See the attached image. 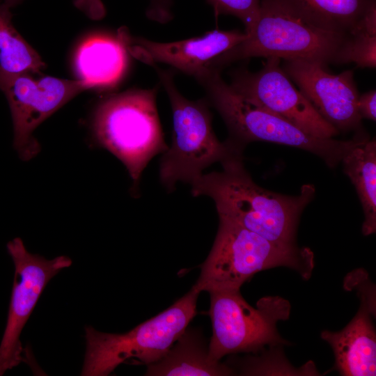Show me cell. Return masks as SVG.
I'll use <instances>...</instances> for the list:
<instances>
[{"instance_id":"obj_18","label":"cell","mask_w":376,"mask_h":376,"mask_svg":"<svg viewBox=\"0 0 376 376\" xmlns=\"http://www.w3.org/2000/svg\"><path fill=\"white\" fill-rule=\"evenodd\" d=\"M344 173L354 185L364 214L362 233L376 231V141L367 138L342 159Z\"/></svg>"},{"instance_id":"obj_15","label":"cell","mask_w":376,"mask_h":376,"mask_svg":"<svg viewBox=\"0 0 376 376\" xmlns=\"http://www.w3.org/2000/svg\"><path fill=\"white\" fill-rule=\"evenodd\" d=\"M127 52L123 28L117 37L100 35L88 38L75 56L79 79L91 88L113 86L126 71Z\"/></svg>"},{"instance_id":"obj_23","label":"cell","mask_w":376,"mask_h":376,"mask_svg":"<svg viewBox=\"0 0 376 376\" xmlns=\"http://www.w3.org/2000/svg\"><path fill=\"white\" fill-rule=\"evenodd\" d=\"M357 109L361 118L375 121L376 119V91L371 90L359 95Z\"/></svg>"},{"instance_id":"obj_19","label":"cell","mask_w":376,"mask_h":376,"mask_svg":"<svg viewBox=\"0 0 376 376\" xmlns=\"http://www.w3.org/2000/svg\"><path fill=\"white\" fill-rule=\"evenodd\" d=\"M10 8L0 3V70L40 73L45 64L12 23Z\"/></svg>"},{"instance_id":"obj_5","label":"cell","mask_w":376,"mask_h":376,"mask_svg":"<svg viewBox=\"0 0 376 376\" xmlns=\"http://www.w3.org/2000/svg\"><path fill=\"white\" fill-rule=\"evenodd\" d=\"M156 72L170 101L173 131L171 146L163 153L159 164V179L172 191L179 182L191 184L212 164L243 150L227 139L221 142L212 125L207 100H190L177 88L171 70L150 65Z\"/></svg>"},{"instance_id":"obj_16","label":"cell","mask_w":376,"mask_h":376,"mask_svg":"<svg viewBox=\"0 0 376 376\" xmlns=\"http://www.w3.org/2000/svg\"><path fill=\"white\" fill-rule=\"evenodd\" d=\"M232 368L212 360L198 329L188 327L157 361L147 365L149 376L231 375Z\"/></svg>"},{"instance_id":"obj_7","label":"cell","mask_w":376,"mask_h":376,"mask_svg":"<svg viewBox=\"0 0 376 376\" xmlns=\"http://www.w3.org/2000/svg\"><path fill=\"white\" fill-rule=\"evenodd\" d=\"M199 294L192 287L168 308L124 334L101 332L86 326L81 375L106 376L129 359L146 366L159 360L196 315Z\"/></svg>"},{"instance_id":"obj_2","label":"cell","mask_w":376,"mask_h":376,"mask_svg":"<svg viewBox=\"0 0 376 376\" xmlns=\"http://www.w3.org/2000/svg\"><path fill=\"white\" fill-rule=\"evenodd\" d=\"M221 72L210 70L196 81L205 88L208 104L225 122L229 132L227 140L240 149L244 150L253 141H268L304 150L335 168L355 146L368 138L366 133L356 134L349 140L308 134L281 116L241 97L224 81Z\"/></svg>"},{"instance_id":"obj_4","label":"cell","mask_w":376,"mask_h":376,"mask_svg":"<svg viewBox=\"0 0 376 376\" xmlns=\"http://www.w3.org/2000/svg\"><path fill=\"white\" fill-rule=\"evenodd\" d=\"M157 91L156 86L110 95L101 102L93 117L97 144L125 165L134 194L138 193L141 174L149 162L169 148L157 109Z\"/></svg>"},{"instance_id":"obj_22","label":"cell","mask_w":376,"mask_h":376,"mask_svg":"<svg viewBox=\"0 0 376 376\" xmlns=\"http://www.w3.org/2000/svg\"><path fill=\"white\" fill-rule=\"evenodd\" d=\"M75 5L89 14L91 17L102 16L104 7L100 0H75ZM170 2L168 0H151L148 15L150 19L159 22H167L171 18Z\"/></svg>"},{"instance_id":"obj_17","label":"cell","mask_w":376,"mask_h":376,"mask_svg":"<svg viewBox=\"0 0 376 376\" xmlns=\"http://www.w3.org/2000/svg\"><path fill=\"white\" fill-rule=\"evenodd\" d=\"M322 29L350 35L375 0H278Z\"/></svg>"},{"instance_id":"obj_14","label":"cell","mask_w":376,"mask_h":376,"mask_svg":"<svg viewBox=\"0 0 376 376\" xmlns=\"http://www.w3.org/2000/svg\"><path fill=\"white\" fill-rule=\"evenodd\" d=\"M365 304L352 320L339 331L324 330L320 336L331 347L334 368L341 375L375 376L376 375V333L371 315Z\"/></svg>"},{"instance_id":"obj_10","label":"cell","mask_w":376,"mask_h":376,"mask_svg":"<svg viewBox=\"0 0 376 376\" xmlns=\"http://www.w3.org/2000/svg\"><path fill=\"white\" fill-rule=\"evenodd\" d=\"M6 247L14 264L15 274L6 324L0 343V376L23 361L20 336L24 327L49 281L72 263L66 256L49 260L31 253L19 237L8 242Z\"/></svg>"},{"instance_id":"obj_3","label":"cell","mask_w":376,"mask_h":376,"mask_svg":"<svg viewBox=\"0 0 376 376\" xmlns=\"http://www.w3.org/2000/svg\"><path fill=\"white\" fill-rule=\"evenodd\" d=\"M277 267L292 269L308 280L314 268L313 253L307 247L270 241L219 218L213 246L192 287L200 292L240 290L255 274Z\"/></svg>"},{"instance_id":"obj_6","label":"cell","mask_w":376,"mask_h":376,"mask_svg":"<svg viewBox=\"0 0 376 376\" xmlns=\"http://www.w3.org/2000/svg\"><path fill=\"white\" fill-rule=\"evenodd\" d=\"M247 38L219 56L212 68L222 71L235 61L252 57L304 59L336 64L350 35L308 22L278 0H262L258 17Z\"/></svg>"},{"instance_id":"obj_13","label":"cell","mask_w":376,"mask_h":376,"mask_svg":"<svg viewBox=\"0 0 376 376\" xmlns=\"http://www.w3.org/2000/svg\"><path fill=\"white\" fill-rule=\"evenodd\" d=\"M127 48L133 56L146 64H167L196 80L212 70L214 60L247 38L239 30H214L186 40L161 42L132 36L123 29Z\"/></svg>"},{"instance_id":"obj_20","label":"cell","mask_w":376,"mask_h":376,"mask_svg":"<svg viewBox=\"0 0 376 376\" xmlns=\"http://www.w3.org/2000/svg\"><path fill=\"white\" fill-rule=\"evenodd\" d=\"M354 63L359 68L376 67V35L358 30L349 36L341 47L336 64Z\"/></svg>"},{"instance_id":"obj_8","label":"cell","mask_w":376,"mask_h":376,"mask_svg":"<svg viewBox=\"0 0 376 376\" xmlns=\"http://www.w3.org/2000/svg\"><path fill=\"white\" fill-rule=\"evenodd\" d=\"M209 293L212 336L208 354L212 360L219 361L230 354L257 352L266 346L290 344L276 328L279 321L290 317L291 306L287 299L279 296L264 297L254 308L242 297L240 290Z\"/></svg>"},{"instance_id":"obj_21","label":"cell","mask_w":376,"mask_h":376,"mask_svg":"<svg viewBox=\"0 0 376 376\" xmlns=\"http://www.w3.org/2000/svg\"><path fill=\"white\" fill-rule=\"evenodd\" d=\"M212 6L216 16L231 15L240 19L248 34L256 22L260 10V0H207Z\"/></svg>"},{"instance_id":"obj_24","label":"cell","mask_w":376,"mask_h":376,"mask_svg":"<svg viewBox=\"0 0 376 376\" xmlns=\"http://www.w3.org/2000/svg\"><path fill=\"white\" fill-rule=\"evenodd\" d=\"M23 0H3V3L9 8H13L20 3Z\"/></svg>"},{"instance_id":"obj_9","label":"cell","mask_w":376,"mask_h":376,"mask_svg":"<svg viewBox=\"0 0 376 376\" xmlns=\"http://www.w3.org/2000/svg\"><path fill=\"white\" fill-rule=\"evenodd\" d=\"M38 75L0 70V91L6 97L13 119V145L24 161L31 159L40 150L34 130L77 94L91 89L79 79Z\"/></svg>"},{"instance_id":"obj_11","label":"cell","mask_w":376,"mask_h":376,"mask_svg":"<svg viewBox=\"0 0 376 376\" xmlns=\"http://www.w3.org/2000/svg\"><path fill=\"white\" fill-rule=\"evenodd\" d=\"M280 62L270 57L258 71L235 69L230 74L229 86L245 100L281 116L308 134L324 139L338 134L294 86Z\"/></svg>"},{"instance_id":"obj_12","label":"cell","mask_w":376,"mask_h":376,"mask_svg":"<svg viewBox=\"0 0 376 376\" xmlns=\"http://www.w3.org/2000/svg\"><path fill=\"white\" fill-rule=\"evenodd\" d=\"M282 68L319 114L339 132H363L353 70L334 75L324 63L304 59L284 60Z\"/></svg>"},{"instance_id":"obj_1","label":"cell","mask_w":376,"mask_h":376,"mask_svg":"<svg viewBox=\"0 0 376 376\" xmlns=\"http://www.w3.org/2000/svg\"><path fill=\"white\" fill-rule=\"evenodd\" d=\"M221 171L203 173L190 185L194 196L214 202L219 218L235 223L274 242L295 245L301 214L315 196L310 184L288 196L258 186L246 170L243 152L223 162Z\"/></svg>"}]
</instances>
